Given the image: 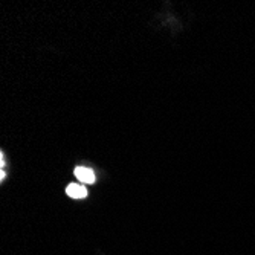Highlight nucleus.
Instances as JSON below:
<instances>
[{
    "label": "nucleus",
    "instance_id": "f257e3e1",
    "mask_svg": "<svg viewBox=\"0 0 255 255\" xmlns=\"http://www.w3.org/2000/svg\"><path fill=\"white\" fill-rule=\"evenodd\" d=\"M74 173H75L77 179H78L80 182H83V183H94L95 179H97L94 170H90V168H87V167H77Z\"/></svg>",
    "mask_w": 255,
    "mask_h": 255
},
{
    "label": "nucleus",
    "instance_id": "f03ea898",
    "mask_svg": "<svg viewBox=\"0 0 255 255\" xmlns=\"http://www.w3.org/2000/svg\"><path fill=\"white\" fill-rule=\"evenodd\" d=\"M66 194L72 199H84L87 196V190L83 187V185H78V183H71L67 185L66 188Z\"/></svg>",
    "mask_w": 255,
    "mask_h": 255
}]
</instances>
